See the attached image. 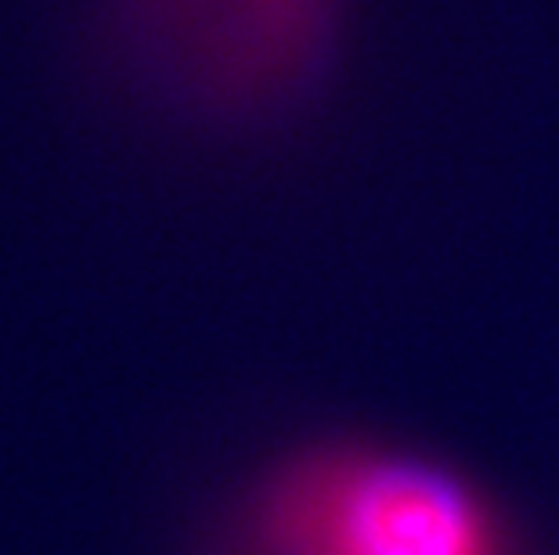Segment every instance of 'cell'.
Returning a JSON list of instances; mask_svg holds the SVG:
<instances>
[{
	"mask_svg": "<svg viewBox=\"0 0 559 555\" xmlns=\"http://www.w3.org/2000/svg\"><path fill=\"white\" fill-rule=\"evenodd\" d=\"M275 555H498L477 498L448 472L361 462L300 483L271 516Z\"/></svg>",
	"mask_w": 559,
	"mask_h": 555,
	"instance_id": "6da1fadb",
	"label": "cell"
}]
</instances>
